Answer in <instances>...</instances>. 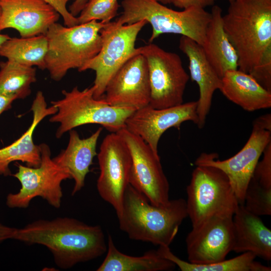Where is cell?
<instances>
[{"label": "cell", "mask_w": 271, "mask_h": 271, "mask_svg": "<svg viewBox=\"0 0 271 271\" xmlns=\"http://www.w3.org/2000/svg\"><path fill=\"white\" fill-rule=\"evenodd\" d=\"M158 252L173 262L182 271H270V267L255 261L250 252L241 253L234 258L209 264H199L184 261L175 255L169 246H160Z\"/></svg>", "instance_id": "cell-26"}, {"label": "cell", "mask_w": 271, "mask_h": 271, "mask_svg": "<svg viewBox=\"0 0 271 271\" xmlns=\"http://www.w3.org/2000/svg\"><path fill=\"white\" fill-rule=\"evenodd\" d=\"M39 145L41 163L37 167L17 163V172L13 175L20 182L21 187L16 193H9L6 205L10 208H27L33 199L40 197L49 205L58 209L61 205L62 182L71 179L69 172L57 164L51 158L49 147Z\"/></svg>", "instance_id": "cell-9"}, {"label": "cell", "mask_w": 271, "mask_h": 271, "mask_svg": "<svg viewBox=\"0 0 271 271\" xmlns=\"http://www.w3.org/2000/svg\"><path fill=\"white\" fill-rule=\"evenodd\" d=\"M261 161L258 162L251 180L261 187L271 190V142L265 148Z\"/></svg>", "instance_id": "cell-30"}, {"label": "cell", "mask_w": 271, "mask_h": 271, "mask_svg": "<svg viewBox=\"0 0 271 271\" xmlns=\"http://www.w3.org/2000/svg\"><path fill=\"white\" fill-rule=\"evenodd\" d=\"M197 101L164 108H155L149 104L135 110L126 119L125 127L140 137L158 153L159 140L167 129L179 128L186 121L197 125Z\"/></svg>", "instance_id": "cell-16"}, {"label": "cell", "mask_w": 271, "mask_h": 271, "mask_svg": "<svg viewBox=\"0 0 271 271\" xmlns=\"http://www.w3.org/2000/svg\"><path fill=\"white\" fill-rule=\"evenodd\" d=\"M103 95L113 106L137 110L148 105L151 88L145 57L139 53L125 62L108 82Z\"/></svg>", "instance_id": "cell-15"}, {"label": "cell", "mask_w": 271, "mask_h": 271, "mask_svg": "<svg viewBox=\"0 0 271 271\" xmlns=\"http://www.w3.org/2000/svg\"><path fill=\"white\" fill-rule=\"evenodd\" d=\"M162 4H173L175 0H156Z\"/></svg>", "instance_id": "cell-37"}, {"label": "cell", "mask_w": 271, "mask_h": 271, "mask_svg": "<svg viewBox=\"0 0 271 271\" xmlns=\"http://www.w3.org/2000/svg\"><path fill=\"white\" fill-rule=\"evenodd\" d=\"M97 156L100 170L96 185L98 194L113 207L117 216L122 211L124 194L129 184V150L117 132H111L102 140Z\"/></svg>", "instance_id": "cell-13"}, {"label": "cell", "mask_w": 271, "mask_h": 271, "mask_svg": "<svg viewBox=\"0 0 271 271\" xmlns=\"http://www.w3.org/2000/svg\"><path fill=\"white\" fill-rule=\"evenodd\" d=\"M187 217L184 199L155 205L130 184L124 194L122 211L117 216L120 229L130 239L164 246H169Z\"/></svg>", "instance_id": "cell-3"}, {"label": "cell", "mask_w": 271, "mask_h": 271, "mask_svg": "<svg viewBox=\"0 0 271 271\" xmlns=\"http://www.w3.org/2000/svg\"><path fill=\"white\" fill-rule=\"evenodd\" d=\"M1 7H0V15H1Z\"/></svg>", "instance_id": "cell-39"}, {"label": "cell", "mask_w": 271, "mask_h": 271, "mask_svg": "<svg viewBox=\"0 0 271 271\" xmlns=\"http://www.w3.org/2000/svg\"><path fill=\"white\" fill-rule=\"evenodd\" d=\"M105 24L93 20L71 27L56 22L49 27L45 34L48 49L45 62L52 79L61 80L72 69L79 71L98 53L102 45L100 31Z\"/></svg>", "instance_id": "cell-4"}, {"label": "cell", "mask_w": 271, "mask_h": 271, "mask_svg": "<svg viewBox=\"0 0 271 271\" xmlns=\"http://www.w3.org/2000/svg\"><path fill=\"white\" fill-rule=\"evenodd\" d=\"M121 6L122 12L115 22L130 25L146 21L152 28L149 43L162 34H173L187 37L202 46L211 18L203 8L192 7L177 11L156 0H123Z\"/></svg>", "instance_id": "cell-5"}, {"label": "cell", "mask_w": 271, "mask_h": 271, "mask_svg": "<svg viewBox=\"0 0 271 271\" xmlns=\"http://www.w3.org/2000/svg\"><path fill=\"white\" fill-rule=\"evenodd\" d=\"M11 37L6 34H2L0 33V48L2 45Z\"/></svg>", "instance_id": "cell-36"}, {"label": "cell", "mask_w": 271, "mask_h": 271, "mask_svg": "<svg viewBox=\"0 0 271 271\" xmlns=\"http://www.w3.org/2000/svg\"><path fill=\"white\" fill-rule=\"evenodd\" d=\"M106 255L97 271H169L176 264L163 257L157 250H149L140 256H133L120 252L108 235Z\"/></svg>", "instance_id": "cell-24"}, {"label": "cell", "mask_w": 271, "mask_h": 271, "mask_svg": "<svg viewBox=\"0 0 271 271\" xmlns=\"http://www.w3.org/2000/svg\"><path fill=\"white\" fill-rule=\"evenodd\" d=\"M147 24L145 20L130 25L110 22L100 30L102 45L99 52L79 70L95 71L93 96L95 98L102 97L108 82L116 71L129 58L139 53L138 48L135 47L136 41Z\"/></svg>", "instance_id": "cell-8"}, {"label": "cell", "mask_w": 271, "mask_h": 271, "mask_svg": "<svg viewBox=\"0 0 271 271\" xmlns=\"http://www.w3.org/2000/svg\"><path fill=\"white\" fill-rule=\"evenodd\" d=\"M0 32L17 30L21 37L45 35L60 15L45 0H0Z\"/></svg>", "instance_id": "cell-17"}, {"label": "cell", "mask_w": 271, "mask_h": 271, "mask_svg": "<svg viewBox=\"0 0 271 271\" xmlns=\"http://www.w3.org/2000/svg\"><path fill=\"white\" fill-rule=\"evenodd\" d=\"M271 142V114H265L253 122L251 134L241 150L232 157L219 160L217 154L202 153L196 165L213 166L222 171L229 180L239 204H243L245 192L255 168L267 144Z\"/></svg>", "instance_id": "cell-10"}, {"label": "cell", "mask_w": 271, "mask_h": 271, "mask_svg": "<svg viewBox=\"0 0 271 271\" xmlns=\"http://www.w3.org/2000/svg\"><path fill=\"white\" fill-rule=\"evenodd\" d=\"M216 0H175L174 5L180 9L196 7L204 9L213 6Z\"/></svg>", "instance_id": "cell-32"}, {"label": "cell", "mask_w": 271, "mask_h": 271, "mask_svg": "<svg viewBox=\"0 0 271 271\" xmlns=\"http://www.w3.org/2000/svg\"><path fill=\"white\" fill-rule=\"evenodd\" d=\"M48 41L45 35L10 38L0 48V56L22 65L46 69Z\"/></svg>", "instance_id": "cell-25"}, {"label": "cell", "mask_w": 271, "mask_h": 271, "mask_svg": "<svg viewBox=\"0 0 271 271\" xmlns=\"http://www.w3.org/2000/svg\"><path fill=\"white\" fill-rule=\"evenodd\" d=\"M233 215H216L192 226L186 238L188 261L205 264L225 259L234 244Z\"/></svg>", "instance_id": "cell-14"}, {"label": "cell", "mask_w": 271, "mask_h": 271, "mask_svg": "<svg viewBox=\"0 0 271 271\" xmlns=\"http://www.w3.org/2000/svg\"><path fill=\"white\" fill-rule=\"evenodd\" d=\"M16 228L10 227L0 222V244L8 239H13Z\"/></svg>", "instance_id": "cell-33"}, {"label": "cell", "mask_w": 271, "mask_h": 271, "mask_svg": "<svg viewBox=\"0 0 271 271\" xmlns=\"http://www.w3.org/2000/svg\"><path fill=\"white\" fill-rule=\"evenodd\" d=\"M186 190L192 226L216 215H233L239 205L226 174L213 166L196 165Z\"/></svg>", "instance_id": "cell-7"}, {"label": "cell", "mask_w": 271, "mask_h": 271, "mask_svg": "<svg viewBox=\"0 0 271 271\" xmlns=\"http://www.w3.org/2000/svg\"><path fill=\"white\" fill-rule=\"evenodd\" d=\"M250 212L258 215H271V190L266 189L252 180L247 186L243 204Z\"/></svg>", "instance_id": "cell-29"}, {"label": "cell", "mask_w": 271, "mask_h": 271, "mask_svg": "<svg viewBox=\"0 0 271 271\" xmlns=\"http://www.w3.org/2000/svg\"><path fill=\"white\" fill-rule=\"evenodd\" d=\"M36 68L7 60L0 62V94L25 99L36 81Z\"/></svg>", "instance_id": "cell-27"}, {"label": "cell", "mask_w": 271, "mask_h": 271, "mask_svg": "<svg viewBox=\"0 0 271 271\" xmlns=\"http://www.w3.org/2000/svg\"><path fill=\"white\" fill-rule=\"evenodd\" d=\"M117 133L125 143L131 155L129 184L151 204L159 206L167 203L170 200L169 183L158 153L125 127Z\"/></svg>", "instance_id": "cell-12"}, {"label": "cell", "mask_w": 271, "mask_h": 271, "mask_svg": "<svg viewBox=\"0 0 271 271\" xmlns=\"http://www.w3.org/2000/svg\"><path fill=\"white\" fill-rule=\"evenodd\" d=\"M223 25L238 57V69L249 74L271 57V0H235Z\"/></svg>", "instance_id": "cell-2"}, {"label": "cell", "mask_w": 271, "mask_h": 271, "mask_svg": "<svg viewBox=\"0 0 271 271\" xmlns=\"http://www.w3.org/2000/svg\"><path fill=\"white\" fill-rule=\"evenodd\" d=\"M102 128L99 127L90 136L81 139L74 129L69 131L66 148L53 158L54 162L66 169L74 181L72 196L84 186L85 178L90 172L94 157L97 155L96 146Z\"/></svg>", "instance_id": "cell-21"}, {"label": "cell", "mask_w": 271, "mask_h": 271, "mask_svg": "<svg viewBox=\"0 0 271 271\" xmlns=\"http://www.w3.org/2000/svg\"><path fill=\"white\" fill-rule=\"evenodd\" d=\"M119 5L118 0H87L84 8L77 17L78 24L93 20L106 24L117 14Z\"/></svg>", "instance_id": "cell-28"}, {"label": "cell", "mask_w": 271, "mask_h": 271, "mask_svg": "<svg viewBox=\"0 0 271 271\" xmlns=\"http://www.w3.org/2000/svg\"><path fill=\"white\" fill-rule=\"evenodd\" d=\"M94 90L93 85L82 90L75 86L70 91L62 90L63 97L51 102L57 112L49 121L59 123L57 138L88 124H100L111 132H117L125 127L126 119L136 110L111 106L102 97L95 98Z\"/></svg>", "instance_id": "cell-6"}, {"label": "cell", "mask_w": 271, "mask_h": 271, "mask_svg": "<svg viewBox=\"0 0 271 271\" xmlns=\"http://www.w3.org/2000/svg\"><path fill=\"white\" fill-rule=\"evenodd\" d=\"M31 110L33 119L28 128L14 142L0 149V175H12L10 164L13 162L21 161L27 166H39L41 163L39 145L35 144L33 134L39 123L46 117L57 112L54 106H48L43 93L38 91L32 102Z\"/></svg>", "instance_id": "cell-19"}, {"label": "cell", "mask_w": 271, "mask_h": 271, "mask_svg": "<svg viewBox=\"0 0 271 271\" xmlns=\"http://www.w3.org/2000/svg\"><path fill=\"white\" fill-rule=\"evenodd\" d=\"M179 48L188 57L190 76L199 89L197 101V126L202 128L209 112L214 92L220 88L221 78L206 58L202 46L193 40L182 36Z\"/></svg>", "instance_id": "cell-18"}, {"label": "cell", "mask_w": 271, "mask_h": 271, "mask_svg": "<svg viewBox=\"0 0 271 271\" xmlns=\"http://www.w3.org/2000/svg\"><path fill=\"white\" fill-rule=\"evenodd\" d=\"M210 13L211 20L201 46L206 58L222 78L227 71L238 69V57L224 30L221 8L213 5Z\"/></svg>", "instance_id": "cell-22"}, {"label": "cell", "mask_w": 271, "mask_h": 271, "mask_svg": "<svg viewBox=\"0 0 271 271\" xmlns=\"http://www.w3.org/2000/svg\"><path fill=\"white\" fill-rule=\"evenodd\" d=\"M228 2H229V3H231V2H233V1H234L235 0H228Z\"/></svg>", "instance_id": "cell-38"}, {"label": "cell", "mask_w": 271, "mask_h": 271, "mask_svg": "<svg viewBox=\"0 0 271 271\" xmlns=\"http://www.w3.org/2000/svg\"><path fill=\"white\" fill-rule=\"evenodd\" d=\"M138 50L148 64L151 88L149 105L164 108L183 103L189 75L180 57L152 43Z\"/></svg>", "instance_id": "cell-11"}, {"label": "cell", "mask_w": 271, "mask_h": 271, "mask_svg": "<svg viewBox=\"0 0 271 271\" xmlns=\"http://www.w3.org/2000/svg\"><path fill=\"white\" fill-rule=\"evenodd\" d=\"M14 96L0 94V115L11 107L13 102L16 100Z\"/></svg>", "instance_id": "cell-34"}, {"label": "cell", "mask_w": 271, "mask_h": 271, "mask_svg": "<svg viewBox=\"0 0 271 271\" xmlns=\"http://www.w3.org/2000/svg\"><path fill=\"white\" fill-rule=\"evenodd\" d=\"M13 239L28 245L46 246L56 264L65 269L101 256L107 248L100 226L68 217L34 221L16 228Z\"/></svg>", "instance_id": "cell-1"}, {"label": "cell", "mask_w": 271, "mask_h": 271, "mask_svg": "<svg viewBox=\"0 0 271 271\" xmlns=\"http://www.w3.org/2000/svg\"><path fill=\"white\" fill-rule=\"evenodd\" d=\"M219 90L228 100L248 111L271 107V92L238 69L224 74Z\"/></svg>", "instance_id": "cell-23"}, {"label": "cell", "mask_w": 271, "mask_h": 271, "mask_svg": "<svg viewBox=\"0 0 271 271\" xmlns=\"http://www.w3.org/2000/svg\"><path fill=\"white\" fill-rule=\"evenodd\" d=\"M87 0H74L69 7V12L74 17H77L86 5Z\"/></svg>", "instance_id": "cell-35"}, {"label": "cell", "mask_w": 271, "mask_h": 271, "mask_svg": "<svg viewBox=\"0 0 271 271\" xmlns=\"http://www.w3.org/2000/svg\"><path fill=\"white\" fill-rule=\"evenodd\" d=\"M234 244L236 253L250 252L265 260H271V230L258 216L239 204L232 217Z\"/></svg>", "instance_id": "cell-20"}, {"label": "cell", "mask_w": 271, "mask_h": 271, "mask_svg": "<svg viewBox=\"0 0 271 271\" xmlns=\"http://www.w3.org/2000/svg\"><path fill=\"white\" fill-rule=\"evenodd\" d=\"M53 6L62 17L65 26L71 27L78 25L77 17L73 16L67 9V3L74 0H45Z\"/></svg>", "instance_id": "cell-31"}]
</instances>
